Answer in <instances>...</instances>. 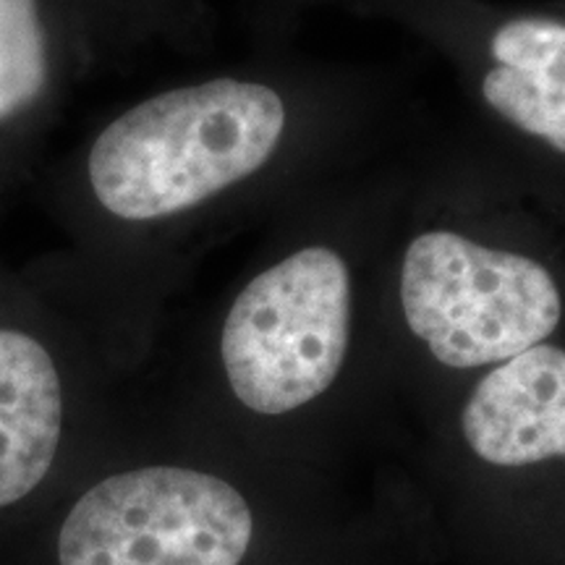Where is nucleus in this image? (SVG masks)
<instances>
[{
  "mask_svg": "<svg viewBox=\"0 0 565 565\" xmlns=\"http://www.w3.org/2000/svg\"><path fill=\"white\" fill-rule=\"evenodd\" d=\"M433 416L450 532L477 565H498L536 484L565 469V345L542 343L477 374Z\"/></svg>",
  "mask_w": 565,
  "mask_h": 565,
  "instance_id": "nucleus-5",
  "label": "nucleus"
},
{
  "mask_svg": "<svg viewBox=\"0 0 565 565\" xmlns=\"http://www.w3.org/2000/svg\"><path fill=\"white\" fill-rule=\"evenodd\" d=\"M45 82L47 45L38 0H0V121L38 103Z\"/></svg>",
  "mask_w": 565,
  "mask_h": 565,
  "instance_id": "nucleus-8",
  "label": "nucleus"
},
{
  "mask_svg": "<svg viewBox=\"0 0 565 565\" xmlns=\"http://www.w3.org/2000/svg\"><path fill=\"white\" fill-rule=\"evenodd\" d=\"M412 521L393 492L349 505L320 466L141 458L0 532V565H349Z\"/></svg>",
  "mask_w": 565,
  "mask_h": 565,
  "instance_id": "nucleus-1",
  "label": "nucleus"
},
{
  "mask_svg": "<svg viewBox=\"0 0 565 565\" xmlns=\"http://www.w3.org/2000/svg\"><path fill=\"white\" fill-rule=\"evenodd\" d=\"M448 58L487 121L565 158V13L492 0H362Z\"/></svg>",
  "mask_w": 565,
  "mask_h": 565,
  "instance_id": "nucleus-6",
  "label": "nucleus"
},
{
  "mask_svg": "<svg viewBox=\"0 0 565 565\" xmlns=\"http://www.w3.org/2000/svg\"><path fill=\"white\" fill-rule=\"evenodd\" d=\"M66 429V385L51 349L0 328V532L61 492Z\"/></svg>",
  "mask_w": 565,
  "mask_h": 565,
  "instance_id": "nucleus-7",
  "label": "nucleus"
},
{
  "mask_svg": "<svg viewBox=\"0 0 565 565\" xmlns=\"http://www.w3.org/2000/svg\"><path fill=\"white\" fill-rule=\"evenodd\" d=\"M422 542L419 536V526L406 529V532H398L391 540L380 542L377 547H372L370 553L359 555L356 561H351L349 565H406L414 561L412 547H416Z\"/></svg>",
  "mask_w": 565,
  "mask_h": 565,
  "instance_id": "nucleus-9",
  "label": "nucleus"
},
{
  "mask_svg": "<svg viewBox=\"0 0 565 565\" xmlns=\"http://www.w3.org/2000/svg\"><path fill=\"white\" fill-rule=\"evenodd\" d=\"M351 113L341 89L296 71L160 92L95 139L92 194L124 223L173 221L246 189L282 194L341 147Z\"/></svg>",
  "mask_w": 565,
  "mask_h": 565,
  "instance_id": "nucleus-4",
  "label": "nucleus"
},
{
  "mask_svg": "<svg viewBox=\"0 0 565 565\" xmlns=\"http://www.w3.org/2000/svg\"><path fill=\"white\" fill-rule=\"evenodd\" d=\"M312 3H322V0H273V24H278L280 17H291V13L303 9V6ZM345 3L353 9V6L362 3V0H345Z\"/></svg>",
  "mask_w": 565,
  "mask_h": 565,
  "instance_id": "nucleus-10",
  "label": "nucleus"
},
{
  "mask_svg": "<svg viewBox=\"0 0 565 565\" xmlns=\"http://www.w3.org/2000/svg\"><path fill=\"white\" fill-rule=\"evenodd\" d=\"M393 207L383 196L301 225L233 294L215 370L252 454L324 469L322 433L383 380L377 278Z\"/></svg>",
  "mask_w": 565,
  "mask_h": 565,
  "instance_id": "nucleus-2",
  "label": "nucleus"
},
{
  "mask_svg": "<svg viewBox=\"0 0 565 565\" xmlns=\"http://www.w3.org/2000/svg\"><path fill=\"white\" fill-rule=\"evenodd\" d=\"M563 320L561 273L492 175L395 202L377 278L383 374L435 408L477 374L555 343Z\"/></svg>",
  "mask_w": 565,
  "mask_h": 565,
  "instance_id": "nucleus-3",
  "label": "nucleus"
}]
</instances>
